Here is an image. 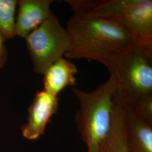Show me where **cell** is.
<instances>
[{
    "label": "cell",
    "instance_id": "1",
    "mask_svg": "<svg viewBox=\"0 0 152 152\" xmlns=\"http://www.w3.org/2000/svg\"><path fill=\"white\" fill-rule=\"evenodd\" d=\"M66 29L72 43L64 56L70 59L94 60L103 64L135 45L130 34L114 19L73 14Z\"/></svg>",
    "mask_w": 152,
    "mask_h": 152
},
{
    "label": "cell",
    "instance_id": "2",
    "mask_svg": "<svg viewBox=\"0 0 152 152\" xmlns=\"http://www.w3.org/2000/svg\"><path fill=\"white\" fill-rule=\"evenodd\" d=\"M118 87L115 76L110 75L108 80L95 90L86 92L79 88L72 91L80 103L75 114L77 129L87 152H98L100 144L110 130L114 95Z\"/></svg>",
    "mask_w": 152,
    "mask_h": 152
},
{
    "label": "cell",
    "instance_id": "3",
    "mask_svg": "<svg viewBox=\"0 0 152 152\" xmlns=\"http://www.w3.org/2000/svg\"><path fill=\"white\" fill-rule=\"evenodd\" d=\"M116 77V95L131 107L137 100L152 94V51L135 45L125 53L103 63Z\"/></svg>",
    "mask_w": 152,
    "mask_h": 152
},
{
    "label": "cell",
    "instance_id": "4",
    "mask_svg": "<svg viewBox=\"0 0 152 152\" xmlns=\"http://www.w3.org/2000/svg\"><path fill=\"white\" fill-rule=\"evenodd\" d=\"M25 39L33 71L41 75L50 65L63 58L72 43L70 34L53 12Z\"/></svg>",
    "mask_w": 152,
    "mask_h": 152
},
{
    "label": "cell",
    "instance_id": "5",
    "mask_svg": "<svg viewBox=\"0 0 152 152\" xmlns=\"http://www.w3.org/2000/svg\"><path fill=\"white\" fill-rule=\"evenodd\" d=\"M116 20L136 45L152 51V0H134Z\"/></svg>",
    "mask_w": 152,
    "mask_h": 152
},
{
    "label": "cell",
    "instance_id": "6",
    "mask_svg": "<svg viewBox=\"0 0 152 152\" xmlns=\"http://www.w3.org/2000/svg\"><path fill=\"white\" fill-rule=\"evenodd\" d=\"M58 96L44 90L37 91L28 108L27 122L21 126L22 135L29 140H36L45 134L46 126L59 108Z\"/></svg>",
    "mask_w": 152,
    "mask_h": 152
},
{
    "label": "cell",
    "instance_id": "7",
    "mask_svg": "<svg viewBox=\"0 0 152 152\" xmlns=\"http://www.w3.org/2000/svg\"><path fill=\"white\" fill-rule=\"evenodd\" d=\"M51 0H19L15 21V35L26 38L53 12Z\"/></svg>",
    "mask_w": 152,
    "mask_h": 152
},
{
    "label": "cell",
    "instance_id": "8",
    "mask_svg": "<svg viewBox=\"0 0 152 152\" xmlns=\"http://www.w3.org/2000/svg\"><path fill=\"white\" fill-rule=\"evenodd\" d=\"M122 104L126 123L127 152H152V126L139 118L130 106Z\"/></svg>",
    "mask_w": 152,
    "mask_h": 152
},
{
    "label": "cell",
    "instance_id": "9",
    "mask_svg": "<svg viewBox=\"0 0 152 152\" xmlns=\"http://www.w3.org/2000/svg\"><path fill=\"white\" fill-rule=\"evenodd\" d=\"M78 69L76 64L62 58L50 65L44 73V91L58 96L68 86L76 84Z\"/></svg>",
    "mask_w": 152,
    "mask_h": 152
},
{
    "label": "cell",
    "instance_id": "10",
    "mask_svg": "<svg viewBox=\"0 0 152 152\" xmlns=\"http://www.w3.org/2000/svg\"><path fill=\"white\" fill-rule=\"evenodd\" d=\"M126 137V123L124 108L115 94L110 129L100 144L98 152H127Z\"/></svg>",
    "mask_w": 152,
    "mask_h": 152
},
{
    "label": "cell",
    "instance_id": "11",
    "mask_svg": "<svg viewBox=\"0 0 152 152\" xmlns=\"http://www.w3.org/2000/svg\"><path fill=\"white\" fill-rule=\"evenodd\" d=\"M18 1L0 0V34L4 41L15 35V14Z\"/></svg>",
    "mask_w": 152,
    "mask_h": 152
},
{
    "label": "cell",
    "instance_id": "12",
    "mask_svg": "<svg viewBox=\"0 0 152 152\" xmlns=\"http://www.w3.org/2000/svg\"><path fill=\"white\" fill-rule=\"evenodd\" d=\"M131 107L139 118L152 126V94L141 97Z\"/></svg>",
    "mask_w": 152,
    "mask_h": 152
},
{
    "label": "cell",
    "instance_id": "13",
    "mask_svg": "<svg viewBox=\"0 0 152 152\" xmlns=\"http://www.w3.org/2000/svg\"><path fill=\"white\" fill-rule=\"evenodd\" d=\"M4 39L0 34V69L5 65L7 60V51L4 44Z\"/></svg>",
    "mask_w": 152,
    "mask_h": 152
}]
</instances>
